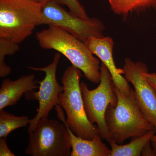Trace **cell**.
Here are the masks:
<instances>
[{
    "label": "cell",
    "instance_id": "cell-1",
    "mask_svg": "<svg viewBox=\"0 0 156 156\" xmlns=\"http://www.w3.org/2000/svg\"><path fill=\"white\" fill-rule=\"evenodd\" d=\"M46 29L37 32L36 40L45 50H54L64 55L83 73L91 83L100 82V61L94 56L84 42L56 26L49 25Z\"/></svg>",
    "mask_w": 156,
    "mask_h": 156
},
{
    "label": "cell",
    "instance_id": "cell-2",
    "mask_svg": "<svg viewBox=\"0 0 156 156\" xmlns=\"http://www.w3.org/2000/svg\"><path fill=\"white\" fill-rule=\"evenodd\" d=\"M82 76L80 70L73 66L66 69L61 79L64 90L59 94L60 103L55 109L58 119L74 134L91 140L98 133V130L89 121L85 111L80 86Z\"/></svg>",
    "mask_w": 156,
    "mask_h": 156
},
{
    "label": "cell",
    "instance_id": "cell-3",
    "mask_svg": "<svg viewBox=\"0 0 156 156\" xmlns=\"http://www.w3.org/2000/svg\"><path fill=\"white\" fill-rule=\"evenodd\" d=\"M115 92L116 105H109L105 114L109 140L122 144L128 138L142 136L154 129L138 106L134 90L131 89L126 95L116 87Z\"/></svg>",
    "mask_w": 156,
    "mask_h": 156
},
{
    "label": "cell",
    "instance_id": "cell-4",
    "mask_svg": "<svg viewBox=\"0 0 156 156\" xmlns=\"http://www.w3.org/2000/svg\"><path fill=\"white\" fill-rule=\"evenodd\" d=\"M43 4L34 0H0V39L20 44L30 36Z\"/></svg>",
    "mask_w": 156,
    "mask_h": 156
},
{
    "label": "cell",
    "instance_id": "cell-5",
    "mask_svg": "<svg viewBox=\"0 0 156 156\" xmlns=\"http://www.w3.org/2000/svg\"><path fill=\"white\" fill-rule=\"evenodd\" d=\"M29 143L25 153L31 156H71L69 133L63 122L42 119L28 133Z\"/></svg>",
    "mask_w": 156,
    "mask_h": 156
},
{
    "label": "cell",
    "instance_id": "cell-6",
    "mask_svg": "<svg viewBox=\"0 0 156 156\" xmlns=\"http://www.w3.org/2000/svg\"><path fill=\"white\" fill-rule=\"evenodd\" d=\"M43 24L58 27L84 43L91 37H104L105 27L101 20L95 17L82 18L66 11L55 0L42 5L38 26Z\"/></svg>",
    "mask_w": 156,
    "mask_h": 156
},
{
    "label": "cell",
    "instance_id": "cell-7",
    "mask_svg": "<svg viewBox=\"0 0 156 156\" xmlns=\"http://www.w3.org/2000/svg\"><path fill=\"white\" fill-rule=\"evenodd\" d=\"M100 73L101 78L97 88L90 90L84 82L81 83L80 86L88 119L92 124H97L100 136L108 142L105 114L109 105L115 106L118 98L111 74L102 62L100 65Z\"/></svg>",
    "mask_w": 156,
    "mask_h": 156
},
{
    "label": "cell",
    "instance_id": "cell-8",
    "mask_svg": "<svg viewBox=\"0 0 156 156\" xmlns=\"http://www.w3.org/2000/svg\"><path fill=\"white\" fill-rule=\"evenodd\" d=\"M60 58V53H57L55 54L53 62L45 67H28L33 70L44 72L45 76L43 80L36 81L40 85L39 91L36 92L32 90L25 93L27 99L39 101L37 115L30 119L29 124L28 133L33 131L40 120L48 119L53 107L59 105V94L64 90L63 86L59 85L56 80V70Z\"/></svg>",
    "mask_w": 156,
    "mask_h": 156
},
{
    "label": "cell",
    "instance_id": "cell-9",
    "mask_svg": "<svg viewBox=\"0 0 156 156\" xmlns=\"http://www.w3.org/2000/svg\"><path fill=\"white\" fill-rule=\"evenodd\" d=\"M123 69L125 78L133 85L136 102L147 119L154 126L156 134V93L144 76L148 72L146 65L141 62L125 58Z\"/></svg>",
    "mask_w": 156,
    "mask_h": 156
},
{
    "label": "cell",
    "instance_id": "cell-10",
    "mask_svg": "<svg viewBox=\"0 0 156 156\" xmlns=\"http://www.w3.org/2000/svg\"><path fill=\"white\" fill-rule=\"evenodd\" d=\"M87 48L93 54L97 56L105 64L111 74L114 83L117 89L124 95L130 93L131 89L126 78L123 69L117 68L113 56L114 41L109 37L102 38L91 37L85 42Z\"/></svg>",
    "mask_w": 156,
    "mask_h": 156
},
{
    "label": "cell",
    "instance_id": "cell-11",
    "mask_svg": "<svg viewBox=\"0 0 156 156\" xmlns=\"http://www.w3.org/2000/svg\"><path fill=\"white\" fill-rule=\"evenodd\" d=\"M33 74L22 76L17 80L6 79L0 88V110L17 103L24 93L37 89Z\"/></svg>",
    "mask_w": 156,
    "mask_h": 156
},
{
    "label": "cell",
    "instance_id": "cell-12",
    "mask_svg": "<svg viewBox=\"0 0 156 156\" xmlns=\"http://www.w3.org/2000/svg\"><path fill=\"white\" fill-rule=\"evenodd\" d=\"M67 127L70 138L71 156H111V149L104 143L99 133L92 139H84L75 135Z\"/></svg>",
    "mask_w": 156,
    "mask_h": 156
},
{
    "label": "cell",
    "instance_id": "cell-13",
    "mask_svg": "<svg viewBox=\"0 0 156 156\" xmlns=\"http://www.w3.org/2000/svg\"><path fill=\"white\" fill-rule=\"evenodd\" d=\"M156 134L154 130L147 132L142 136L132 137L131 142L125 145L119 144L114 140H109L111 147V156H140L145 144Z\"/></svg>",
    "mask_w": 156,
    "mask_h": 156
},
{
    "label": "cell",
    "instance_id": "cell-14",
    "mask_svg": "<svg viewBox=\"0 0 156 156\" xmlns=\"http://www.w3.org/2000/svg\"><path fill=\"white\" fill-rule=\"evenodd\" d=\"M113 12L127 16L134 12L152 9L156 11V0H108Z\"/></svg>",
    "mask_w": 156,
    "mask_h": 156
},
{
    "label": "cell",
    "instance_id": "cell-15",
    "mask_svg": "<svg viewBox=\"0 0 156 156\" xmlns=\"http://www.w3.org/2000/svg\"><path fill=\"white\" fill-rule=\"evenodd\" d=\"M30 120L27 116H16L4 109L0 110V138H7L12 131L27 126Z\"/></svg>",
    "mask_w": 156,
    "mask_h": 156
},
{
    "label": "cell",
    "instance_id": "cell-16",
    "mask_svg": "<svg viewBox=\"0 0 156 156\" xmlns=\"http://www.w3.org/2000/svg\"><path fill=\"white\" fill-rule=\"evenodd\" d=\"M18 44L14 42L0 39V76L4 78L11 72V68L5 62V56L12 55L19 49Z\"/></svg>",
    "mask_w": 156,
    "mask_h": 156
},
{
    "label": "cell",
    "instance_id": "cell-17",
    "mask_svg": "<svg viewBox=\"0 0 156 156\" xmlns=\"http://www.w3.org/2000/svg\"><path fill=\"white\" fill-rule=\"evenodd\" d=\"M62 5L67 6L69 11L73 14L83 18H88L83 6L78 0H55Z\"/></svg>",
    "mask_w": 156,
    "mask_h": 156
},
{
    "label": "cell",
    "instance_id": "cell-18",
    "mask_svg": "<svg viewBox=\"0 0 156 156\" xmlns=\"http://www.w3.org/2000/svg\"><path fill=\"white\" fill-rule=\"evenodd\" d=\"M6 143V138H0V156H15Z\"/></svg>",
    "mask_w": 156,
    "mask_h": 156
},
{
    "label": "cell",
    "instance_id": "cell-19",
    "mask_svg": "<svg viewBox=\"0 0 156 156\" xmlns=\"http://www.w3.org/2000/svg\"><path fill=\"white\" fill-rule=\"evenodd\" d=\"M144 76L154 90L156 93V73L146 72L144 73Z\"/></svg>",
    "mask_w": 156,
    "mask_h": 156
},
{
    "label": "cell",
    "instance_id": "cell-20",
    "mask_svg": "<svg viewBox=\"0 0 156 156\" xmlns=\"http://www.w3.org/2000/svg\"><path fill=\"white\" fill-rule=\"evenodd\" d=\"M141 156H156L155 153L154 151L151 140L145 144L141 152Z\"/></svg>",
    "mask_w": 156,
    "mask_h": 156
},
{
    "label": "cell",
    "instance_id": "cell-21",
    "mask_svg": "<svg viewBox=\"0 0 156 156\" xmlns=\"http://www.w3.org/2000/svg\"><path fill=\"white\" fill-rule=\"evenodd\" d=\"M151 142L156 156V134L152 136L151 139Z\"/></svg>",
    "mask_w": 156,
    "mask_h": 156
},
{
    "label": "cell",
    "instance_id": "cell-22",
    "mask_svg": "<svg viewBox=\"0 0 156 156\" xmlns=\"http://www.w3.org/2000/svg\"><path fill=\"white\" fill-rule=\"evenodd\" d=\"M50 1H51V0H37V2H39V3H41L43 5L45 3L48 2Z\"/></svg>",
    "mask_w": 156,
    "mask_h": 156
},
{
    "label": "cell",
    "instance_id": "cell-23",
    "mask_svg": "<svg viewBox=\"0 0 156 156\" xmlns=\"http://www.w3.org/2000/svg\"><path fill=\"white\" fill-rule=\"evenodd\" d=\"M34 1H37V0H34Z\"/></svg>",
    "mask_w": 156,
    "mask_h": 156
}]
</instances>
